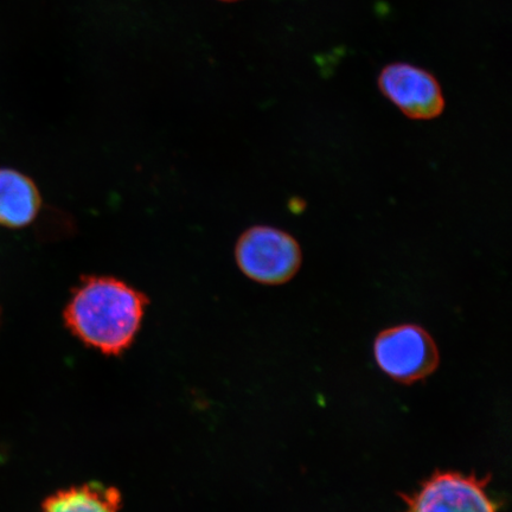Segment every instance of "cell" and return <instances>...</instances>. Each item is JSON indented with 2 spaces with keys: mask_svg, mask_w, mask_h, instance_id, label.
<instances>
[{
  "mask_svg": "<svg viewBox=\"0 0 512 512\" xmlns=\"http://www.w3.org/2000/svg\"><path fill=\"white\" fill-rule=\"evenodd\" d=\"M145 294L112 277L83 278L75 288L64 317L83 342L118 354L136 336L147 305Z\"/></svg>",
  "mask_w": 512,
  "mask_h": 512,
  "instance_id": "6da1fadb",
  "label": "cell"
},
{
  "mask_svg": "<svg viewBox=\"0 0 512 512\" xmlns=\"http://www.w3.org/2000/svg\"><path fill=\"white\" fill-rule=\"evenodd\" d=\"M374 356L384 374L405 384L426 379L440 361L432 336L415 324L393 326L380 332L375 339Z\"/></svg>",
  "mask_w": 512,
  "mask_h": 512,
  "instance_id": "3957f363",
  "label": "cell"
},
{
  "mask_svg": "<svg viewBox=\"0 0 512 512\" xmlns=\"http://www.w3.org/2000/svg\"><path fill=\"white\" fill-rule=\"evenodd\" d=\"M380 92L412 120H433L445 111L443 88L428 70L411 63L395 62L381 70Z\"/></svg>",
  "mask_w": 512,
  "mask_h": 512,
  "instance_id": "5b68a950",
  "label": "cell"
},
{
  "mask_svg": "<svg viewBox=\"0 0 512 512\" xmlns=\"http://www.w3.org/2000/svg\"><path fill=\"white\" fill-rule=\"evenodd\" d=\"M222 2H236V0H222Z\"/></svg>",
  "mask_w": 512,
  "mask_h": 512,
  "instance_id": "ba28073f",
  "label": "cell"
},
{
  "mask_svg": "<svg viewBox=\"0 0 512 512\" xmlns=\"http://www.w3.org/2000/svg\"><path fill=\"white\" fill-rule=\"evenodd\" d=\"M120 503L117 490L101 484H88L50 497L42 512H119Z\"/></svg>",
  "mask_w": 512,
  "mask_h": 512,
  "instance_id": "52a82bcc",
  "label": "cell"
},
{
  "mask_svg": "<svg viewBox=\"0 0 512 512\" xmlns=\"http://www.w3.org/2000/svg\"><path fill=\"white\" fill-rule=\"evenodd\" d=\"M490 477L435 472L412 495H401L405 512H498L488 488Z\"/></svg>",
  "mask_w": 512,
  "mask_h": 512,
  "instance_id": "277c9868",
  "label": "cell"
},
{
  "mask_svg": "<svg viewBox=\"0 0 512 512\" xmlns=\"http://www.w3.org/2000/svg\"><path fill=\"white\" fill-rule=\"evenodd\" d=\"M41 196L27 176L15 170H0V224L22 228L35 220Z\"/></svg>",
  "mask_w": 512,
  "mask_h": 512,
  "instance_id": "8992f818",
  "label": "cell"
},
{
  "mask_svg": "<svg viewBox=\"0 0 512 512\" xmlns=\"http://www.w3.org/2000/svg\"><path fill=\"white\" fill-rule=\"evenodd\" d=\"M235 259L247 278L262 285H284L303 265L300 243L290 233L270 226H255L240 236Z\"/></svg>",
  "mask_w": 512,
  "mask_h": 512,
  "instance_id": "7a4b0ae2",
  "label": "cell"
}]
</instances>
